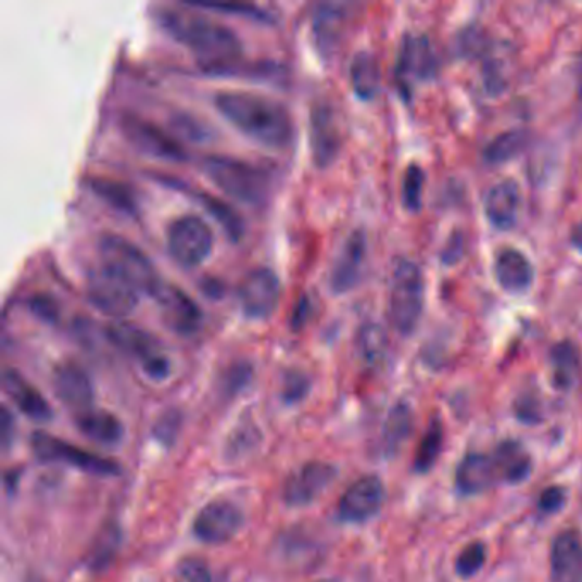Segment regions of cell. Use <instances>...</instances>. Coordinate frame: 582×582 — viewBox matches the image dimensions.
Masks as SVG:
<instances>
[{
  "label": "cell",
  "instance_id": "1",
  "mask_svg": "<svg viewBox=\"0 0 582 582\" xmlns=\"http://www.w3.org/2000/svg\"><path fill=\"white\" fill-rule=\"evenodd\" d=\"M156 20L173 40L187 47L199 59L205 71L216 74H224L226 71L232 73V68L238 65L243 53V43L240 37L223 23H217L205 14L195 13L193 8L188 11L163 8L157 11Z\"/></svg>",
  "mask_w": 582,
  "mask_h": 582
},
{
  "label": "cell",
  "instance_id": "2",
  "mask_svg": "<svg viewBox=\"0 0 582 582\" xmlns=\"http://www.w3.org/2000/svg\"><path fill=\"white\" fill-rule=\"evenodd\" d=\"M217 112L248 139L270 149H286L294 137L289 110L274 98L258 92L219 91L214 97Z\"/></svg>",
  "mask_w": 582,
  "mask_h": 582
},
{
  "label": "cell",
  "instance_id": "3",
  "mask_svg": "<svg viewBox=\"0 0 582 582\" xmlns=\"http://www.w3.org/2000/svg\"><path fill=\"white\" fill-rule=\"evenodd\" d=\"M200 168L226 195L250 205H262L270 195V175L246 161L229 156H207Z\"/></svg>",
  "mask_w": 582,
  "mask_h": 582
},
{
  "label": "cell",
  "instance_id": "4",
  "mask_svg": "<svg viewBox=\"0 0 582 582\" xmlns=\"http://www.w3.org/2000/svg\"><path fill=\"white\" fill-rule=\"evenodd\" d=\"M100 256L103 267L115 271L139 292L152 295L163 282L151 258L122 236L112 232L101 236Z\"/></svg>",
  "mask_w": 582,
  "mask_h": 582
},
{
  "label": "cell",
  "instance_id": "5",
  "mask_svg": "<svg viewBox=\"0 0 582 582\" xmlns=\"http://www.w3.org/2000/svg\"><path fill=\"white\" fill-rule=\"evenodd\" d=\"M388 309L391 325L402 336H410L419 325L423 309V277L419 265L410 260H400L393 270Z\"/></svg>",
  "mask_w": 582,
  "mask_h": 582
},
{
  "label": "cell",
  "instance_id": "6",
  "mask_svg": "<svg viewBox=\"0 0 582 582\" xmlns=\"http://www.w3.org/2000/svg\"><path fill=\"white\" fill-rule=\"evenodd\" d=\"M168 252L176 264L195 268L207 262L214 248V232L199 216L176 217L166 232Z\"/></svg>",
  "mask_w": 582,
  "mask_h": 582
},
{
  "label": "cell",
  "instance_id": "7",
  "mask_svg": "<svg viewBox=\"0 0 582 582\" xmlns=\"http://www.w3.org/2000/svg\"><path fill=\"white\" fill-rule=\"evenodd\" d=\"M106 336L113 345L139 360L148 378L156 379V381L168 378L172 372V363H169L168 355L164 354L161 349L160 342L151 333L134 325L115 324L110 325Z\"/></svg>",
  "mask_w": 582,
  "mask_h": 582
},
{
  "label": "cell",
  "instance_id": "8",
  "mask_svg": "<svg viewBox=\"0 0 582 582\" xmlns=\"http://www.w3.org/2000/svg\"><path fill=\"white\" fill-rule=\"evenodd\" d=\"M86 292L98 312L113 318H124L139 306V291L103 265L89 274Z\"/></svg>",
  "mask_w": 582,
  "mask_h": 582
},
{
  "label": "cell",
  "instance_id": "9",
  "mask_svg": "<svg viewBox=\"0 0 582 582\" xmlns=\"http://www.w3.org/2000/svg\"><path fill=\"white\" fill-rule=\"evenodd\" d=\"M31 447L40 461L65 463L71 467L85 470L86 473L100 475V477H113L121 473L118 463L103 456L94 455L91 451L80 450L74 444L65 443L62 439L35 432L31 438Z\"/></svg>",
  "mask_w": 582,
  "mask_h": 582
},
{
  "label": "cell",
  "instance_id": "10",
  "mask_svg": "<svg viewBox=\"0 0 582 582\" xmlns=\"http://www.w3.org/2000/svg\"><path fill=\"white\" fill-rule=\"evenodd\" d=\"M121 128L130 146L146 156L175 163L188 160L184 146L152 122L132 113H125L121 118Z\"/></svg>",
  "mask_w": 582,
  "mask_h": 582
},
{
  "label": "cell",
  "instance_id": "11",
  "mask_svg": "<svg viewBox=\"0 0 582 582\" xmlns=\"http://www.w3.org/2000/svg\"><path fill=\"white\" fill-rule=\"evenodd\" d=\"M279 277L267 267H256L248 271L238 289L241 313L255 321L270 318L279 306Z\"/></svg>",
  "mask_w": 582,
  "mask_h": 582
},
{
  "label": "cell",
  "instance_id": "12",
  "mask_svg": "<svg viewBox=\"0 0 582 582\" xmlns=\"http://www.w3.org/2000/svg\"><path fill=\"white\" fill-rule=\"evenodd\" d=\"M160 309L161 319L176 336L190 337L202 327V309L199 304L175 283L161 282L152 294Z\"/></svg>",
  "mask_w": 582,
  "mask_h": 582
},
{
  "label": "cell",
  "instance_id": "13",
  "mask_svg": "<svg viewBox=\"0 0 582 582\" xmlns=\"http://www.w3.org/2000/svg\"><path fill=\"white\" fill-rule=\"evenodd\" d=\"M309 148L313 163L318 168H328L339 157L342 132L330 104L318 103L313 106L309 115Z\"/></svg>",
  "mask_w": 582,
  "mask_h": 582
},
{
  "label": "cell",
  "instance_id": "14",
  "mask_svg": "<svg viewBox=\"0 0 582 582\" xmlns=\"http://www.w3.org/2000/svg\"><path fill=\"white\" fill-rule=\"evenodd\" d=\"M243 527L241 510L228 501H214L193 519V533L200 542L219 545L235 539Z\"/></svg>",
  "mask_w": 582,
  "mask_h": 582
},
{
  "label": "cell",
  "instance_id": "15",
  "mask_svg": "<svg viewBox=\"0 0 582 582\" xmlns=\"http://www.w3.org/2000/svg\"><path fill=\"white\" fill-rule=\"evenodd\" d=\"M336 468L328 463H307L283 483V503L292 507H303L315 503L336 479Z\"/></svg>",
  "mask_w": 582,
  "mask_h": 582
},
{
  "label": "cell",
  "instance_id": "16",
  "mask_svg": "<svg viewBox=\"0 0 582 582\" xmlns=\"http://www.w3.org/2000/svg\"><path fill=\"white\" fill-rule=\"evenodd\" d=\"M438 73V56L431 41L423 35H407L400 49L396 76L400 86L408 94L412 80H429Z\"/></svg>",
  "mask_w": 582,
  "mask_h": 582
},
{
  "label": "cell",
  "instance_id": "17",
  "mask_svg": "<svg viewBox=\"0 0 582 582\" xmlns=\"http://www.w3.org/2000/svg\"><path fill=\"white\" fill-rule=\"evenodd\" d=\"M383 483L376 477H363L349 486L339 503V516L343 521L364 522L378 515L383 506Z\"/></svg>",
  "mask_w": 582,
  "mask_h": 582
},
{
  "label": "cell",
  "instance_id": "18",
  "mask_svg": "<svg viewBox=\"0 0 582 582\" xmlns=\"http://www.w3.org/2000/svg\"><path fill=\"white\" fill-rule=\"evenodd\" d=\"M366 236L354 231L343 243L342 252L337 256L330 270V288L336 294H345L359 283L366 260Z\"/></svg>",
  "mask_w": 582,
  "mask_h": 582
},
{
  "label": "cell",
  "instance_id": "19",
  "mask_svg": "<svg viewBox=\"0 0 582 582\" xmlns=\"http://www.w3.org/2000/svg\"><path fill=\"white\" fill-rule=\"evenodd\" d=\"M53 387L59 398L67 407L74 408L79 414L91 410L92 398H94L91 379L76 363H64L56 367Z\"/></svg>",
  "mask_w": 582,
  "mask_h": 582
},
{
  "label": "cell",
  "instance_id": "20",
  "mask_svg": "<svg viewBox=\"0 0 582 582\" xmlns=\"http://www.w3.org/2000/svg\"><path fill=\"white\" fill-rule=\"evenodd\" d=\"M552 582H582V545L574 531H564L552 543Z\"/></svg>",
  "mask_w": 582,
  "mask_h": 582
},
{
  "label": "cell",
  "instance_id": "21",
  "mask_svg": "<svg viewBox=\"0 0 582 582\" xmlns=\"http://www.w3.org/2000/svg\"><path fill=\"white\" fill-rule=\"evenodd\" d=\"M495 279L504 291L521 294L530 289L534 279L530 260L515 248H504L495 258Z\"/></svg>",
  "mask_w": 582,
  "mask_h": 582
},
{
  "label": "cell",
  "instance_id": "22",
  "mask_svg": "<svg viewBox=\"0 0 582 582\" xmlns=\"http://www.w3.org/2000/svg\"><path fill=\"white\" fill-rule=\"evenodd\" d=\"M4 390L9 398L13 400L14 405L29 419L37 420V422H47L52 419L50 403L45 400L37 388L14 369H8L4 372Z\"/></svg>",
  "mask_w": 582,
  "mask_h": 582
},
{
  "label": "cell",
  "instance_id": "23",
  "mask_svg": "<svg viewBox=\"0 0 582 582\" xmlns=\"http://www.w3.org/2000/svg\"><path fill=\"white\" fill-rule=\"evenodd\" d=\"M349 9H351L349 4H321L316 9L313 17V35L319 53L327 55L336 50L351 16Z\"/></svg>",
  "mask_w": 582,
  "mask_h": 582
},
{
  "label": "cell",
  "instance_id": "24",
  "mask_svg": "<svg viewBox=\"0 0 582 582\" xmlns=\"http://www.w3.org/2000/svg\"><path fill=\"white\" fill-rule=\"evenodd\" d=\"M521 193L516 181L504 180L494 185L485 197V216L497 229H510L518 219Z\"/></svg>",
  "mask_w": 582,
  "mask_h": 582
},
{
  "label": "cell",
  "instance_id": "25",
  "mask_svg": "<svg viewBox=\"0 0 582 582\" xmlns=\"http://www.w3.org/2000/svg\"><path fill=\"white\" fill-rule=\"evenodd\" d=\"M497 479L494 459L480 453L465 456L456 470V485L463 494H480L491 489Z\"/></svg>",
  "mask_w": 582,
  "mask_h": 582
},
{
  "label": "cell",
  "instance_id": "26",
  "mask_svg": "<svg viewBox=\"0 0 582 582\" xmlns=\"http://www.w3.org/2000/svg\"><path fill=\"white\" fill-rule=\"evenodd\" d=\"M77 427L91 441L101 444L121 443L124 438V426L115 415L103 410H88L77 415Z\"/></svg>",
  "mask_w": 582,
  "mask_h": 582
},
{
  "label": "cell",
  "instance_id": "27",
  "mask_svg": "<svg viewBox=\"0 0 582 582\" xmlns=\"http://www.w3.org/2000/svg\"><path fill=\"white\" fill-rule=\"evenodd\" d=\"M495 468L501 479L506 482L516 483L527 479L530 473L531 459L527 450L515 441H506L495 450L494 455Z\"/></svg>",
  "mask_w": 582,
  "mask_h": 582
},
{
  "label": "cell",
  "instance_id": "28",
  "mask_svg": "<svg viewBox=\"0 0 582 582\" xmlns=\"http://www.w3.org/2000/svg\"><path fill=\"white\" fill-rule=\"evenodd\" d=\"M381 83L378 59L372 53L359 52L352 59L351 85L360 100H372Z\"/></svg>",
  "mask_w": 582,
  "mask_h": 582
},
{
  "label": "cell",
  "instance_id": "29",
  "mask_svg": "<svg viewBox=\"0 0 582 582\" xmlns=\"http://www.w3.org/2000/svg\"><path fill=\"white\" fill-rule=\"evenodd\" d=\"M552 372L555 387L570 390L581 375V357L572 342H560L551 352Z\"/></svg>",
  "mask_w": 582,
  "mask_h": 582
},
{
  "label": "cell",
  "instance_id": "30",
  "mask_svg": "<svg viewBox=\"0 0 582 582\" xmlns=\"http://www.w3.org/2000/svg\"><path fill=\"white\" fill-rule=\"evenodd\" d=\"M443 447V427L438 420H432L427 427L426 434L420 439L419 450L415 453V470L426 473L434 467L439 453Z\"/></svg>",
  "mask_w": 582,
  "mask_h": 582
},
{
  "label": "cell",
  "instance_id": "31",
  "mask_svg": "<svg viewBox=\"0 0 582 582\" xmlns=\"http://www.w3.org/2000/svg\"><path fill=\"white\" fill-rule=\"evenodd\" d=\"M412 431V412L407 405H396L388 415L387 426H384V447L388 453H395Z\"/></svg>",
  "mask_w": 582,
  "mask_h": 582
},
{
  "label": "cell",
  "instance_id": "32",
  "mask_svg": "<svg viewBox=\"0 0 582 582\" xmlns=\"http://www.w3.org/2000/svg\"><path fill=\"white\" fill-rule=\"evenodd\" d=\"M91 188L92 192L100 195L104 202H109L112 207L118 208V211L125 212V214H136V199H134L132 192L125 185L94 178L91 181Z\"/></svg>",
  "mask_w": 582,
  "mask_h": 582
},
{
  "label": "cell",
  "instance_id": "33",
  "mask_svg": "<svg viewBox=\"0 0 582 582\" xmlns=\"http://www.w3.org/2000/svg\"><path fill=\"white\" fill-rule=\"evenodd\" d=\"M524 142H527V136L521 130L501 134L492 140L491 144L486 146L483 157H485L486 163L491 164L506 163L521 151Z\"/></svg>",
  "mask_w": 582,
  "mask_h": 582
},
{
  "label": "cell",
  "instance_id": "34",
  "mask_svg": "<svg viewBox=\"0 0 582 582\" xmlns=\"http://www.w3.org/2000/svg\"><path fill=\"white\" fill-rule=\"evenodd\" d=\"M357 345H359L360 355L366 363H381L384 352H387V336H384L383 328L379 325H366L360 330Z\"/></svg>",
  "mask_w": 582,
  "mask_h": 582
},
{
  "label": "cell",
  "instance_id": "35",
  "mask_svg": "<svg viewBox=\"0 0 582 582\" xmlns=\"http://www.w3.org/2000/svg\"><path fill=\"white\" fill-rule=\"evenodd\" d=\"M423 178H426V175L417 164L408 166L407 172L403 175V205L410 212L419 211L420 205H422Z\"/></svg>",
  "mask_w": 582,
  "mask_h": 582
},
{
  "label": "cell",
  "instance_id": "36",
  "mask_svg": "<svg viewBox=\"0 0 582 582\" xmlns=\"http://www.w3.org/2000/svg\"><path fill=\"white\" fill-rule=\"evenodd\" d=\"M483 564H485V546L480 542L470 543L456 558V572L461 578H471L482 569Z\"/></svg>",
  "mask_w": 582,
  "mask_h": 582
},
{
  "label": "cell",
  "instance_id": "37",
  "mask_svg": "<svg viewBox=\"0 0 582 582\" xmlns=\"http://www.w3.org/2000/svg\"><path fill=\"white\" fill-rule=\"evenodd\" d=\"M195 9L216 11V13H231L236 16L250 17L256 21H271L270 14L258 5L253 4H205V2H185Z\"/></svg>",
  "mask_w": 582,
  "mask_h": 582
},
{
  "label": "cell",
  "instance_id": "38",
  "mask_svg": "<svg viewBox=\"0 0 582 582\" xmlns=\"http://www.w3.org/2000/svg\"><path fill=\"white\" fill-rule=\"evenodd\" d=\"M175 582H212L211 569L200 558H184L176 567Z\"/></svg>",
  "mask_w": 582,
  "mask_h": 582
},
{
  "label": "cell",
  "instance_id": "39",
  "mask_svg": "<svg viewBox=\"0 0 582 582\" xmlns=\"http://www.w3.org/2000/svg\"><path fill=\"white\" fill-rule=\"evenodd\" d=\"M307 391H309V381L301 372H288L283 378L282 396L286 402H301Z\"/></svg>",
  "mask_w": 582,
  "mask_h": 582
},
{
  "label": "cell",
  "instance_id": "40",
  "mask_svg": "<svg viewBox=\"0 0 582 582\" xmlns=\"http://www.w3.org/2000/svg\"><path fill=\"white\" fill-rule=\"evenodd\" d=\"M29 307L35 315L40 316L45 321H55L56 316H59V309H56V303L52 298H47V295H37L29 301Z\"/></svg>",
  "mask_w": 582,
  "mask_h": 582
},
{
  "label": "cell",
  "instance_id": "41",
  "mask_svg": "<svg viewBox=\"0 0 582 582\" xmlns=\"http://www.w3.org/2000/svg\"><path fill=\"white\" fill-rule=\"evenodd\" d=\"M566 503V492L560 486H551L546 489L542 495H540V509L543 513H555V510L560 509L562 504Z\"/></svg>",
  "mask_w": 582,
  "mask_h": 582
},
{
  "label": "cell",
  "instance_id": "42",
  "mask_svg": "<svg viewBox=\"0 0 582 582\" xmlns=\"http://www.w3.org/2000/svg\"><path fill=\"white\" fill-rule=\"evenodd\" d=\"M0 439L2 444L8 447L11 444V438H13L14 420L13 415L9 412L8 407H2V417H0Z\"/></svg>",
  "mask_w": 582,
  "mask_h": 582
},
{
  "label": "cell",
  "instance_id": "43",
  "mask_svg": "<svg viewBox=\"0 0 582 582\" xmlns=\"http://www.w3.org/2000/svg\"><path fill=\"white\" fill-rule=\"evenodd\" d=\"M306 313H307V303L306 300H301L300 304H298V309L294 312V316H292V327L300 328L304 325V319H306Z\"/></svg>",
  "mask_w": 582,
  "mask_h": 582
},
{
  "label": "cell",
  "instance_id": "44",
  "mask_svg": "<svg viewBox=\"0 0 582 582\" xmlns=\"http://www.w3.org/2000/svg\"><path fill=\"white\" fill-rule=\"evenodd\" d=\"M570 241L578 248L579 252L582 253V220L581 223L572 229V235H570Z\"/></svg>",
  "mask_w": 582,
  "mask_h": 582
}]
</instances>
